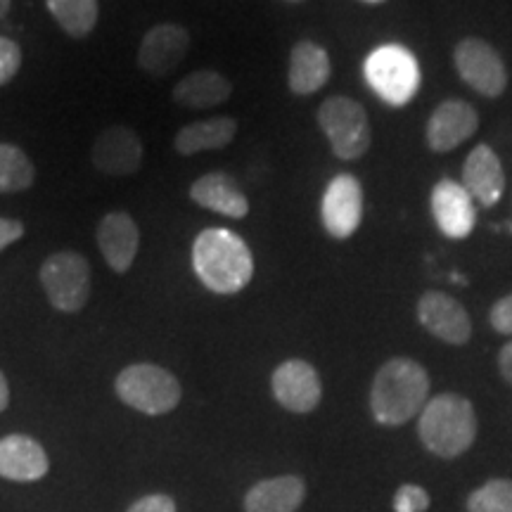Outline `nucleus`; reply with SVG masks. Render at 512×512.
Instances as JSON below:
<instances>
[{"label":"nucleus","mask_w":512,"mask_h":512,"mask_svg":"<svg viewBox=\"0 0 512 512\" xmlns=\"http://www.w3.org/2000/svg\"><path fill=\"white\" fill-rule=\"evenodd\" d=\"M192 268L207 290L238 294L254 275L252 249L233 230L207 228L192 245Z\"/></svg>","instance_id":"nucleus-1"},{"label":"nucleus","mask_w":512,"mask_h":512,"mask_svg":"<svg viewBox=\"0 0 512 512\" xmlns=\"http://www.w3.org/2000/svg\"><path fill=\"white\" fill-rule=\"evenodd\" d=\"M430 375L413 358H389L375 373L370 387V411L380 425L399 427L422 413L430 401Z\"/></svg>","instance_id":"nucleus-2"},{"label":"nucleus","mask_w":512,"mask_h":512,"mask_svg":"<svg viewBox=\"0 0 512 512\" xmlns=\"http://www.w3.org/2000/svg\"><path fill=\"white\" fill-rule=\"evenodd\" d=\"M422 444L439 458H458L475 444V406L460 394H439L425 403L418 420Z\"/></svg>","instance_id":"nucleus-3"},{"label":"nucleus","mask_w":512,"mask_h":512,"mask_svg":"<svg viewBox=\"0 0 512 512\" xmlns=\"http://www.w3.org/2000/svg\"><path fill=\"white\" fill-rule=\"evenodd\" d=\"M114 389L126 406L145 415L171 413L183 396L181 382L169 370L152 363H136L121 370Z\"/></svg>","instance_id":"nucleus-4"},{"label":"nucleus","mask_w":512,"mask_h":512,"mask_svg":"<svg viewBox=\"0 0 512 512\" xmlns=\"http://www.w3.org/2000/svg\"><path fill=\"white\" fill-rule=\"evenodd\" d=\"M318 126L328 136L335 157L344 162L361 159L373 143L366 110L344 95H332L318 107Z\"/></svg>","instance_id":"nucleus-5"},{"label":"nucleus","mask_w":512,"mask_h":512,"mask_svg":"<svg viewBox=\"0 0 512 512\" xmlns=\"http://www.w3.org/2000/svg\"><path fill=\"white\" fill-rule=\"evenodd\" d=\"M370 88L392 107H403L420 88L418 60L401 46L377 48L366 62Z\"/></svg>","instance_id":"nucleus-6"},{"label":"nucleus","mask_w":512,"mask_h":512,"mask_svg":"<svg viewBox=\"0 0 512 512\" xmlns=\"http://www.w3.org/2000/svg\"><path fill=\"white\" fill-rule=\"evenodd\" d=\"M41 285L48 302L62 313H76L91 297V266L79 252H57L41 266Z\"/></svg>","instance_id":"nucleus-7"},{"label":"nucleus","mask_w":512,"mask_h":512,"mask_svg":"<svg viewBox=\"0 0 512 512\" xmlns=\"http://www.w3.org/2000/svg\"><path fill=\"white\" fill-rule=\"evenodd\" d=\"M453 62L460 79L484 98H501L508 88V69L501 55L482 38H463L453 50Z\"/></svg>","instance_id":"nucleus-8"},{"label":"nucleus","mask_w":512,"mask_h":512,"mask_svg":"<svg viewBox=\"0 0 512 512\" xmlns=\"http://www.w3.org/2000/svg\"><path fill=\"white\" fill-rule=\"evenodd\" d=\"M320 219L335 240H347L363 221V188L356 176L339 174L320 200Z\"/></svg>","instance_id":"nucleus-9"},{"label":"nucleus","mask_w":512,"mask_h":512,"mask_svg":"<svg viewBox=\"0 0 512 512\" xmlns=\"http://www.w3.org/2000/svg\"><path fill=\"white\" fill-rule=\"evenodd\" d=\"M271 387L275 401L290 413L304 415L316 411L323 399L318 370L302 358H290V361L280 363L271 377Z\"/></svg>","instance_id":"nucleus-10"},{"label":"nucleus","mask_w":512,"mask_h":512,"mask_svg":"<svg viewBox=\"0 0 512 512\" xmlns=\"http://www.w3.org/2000/svg\"><path fill=\"white\" fill-rule=\"evenodd\" d=\"M418 320L430 335L453 347H463L472 337V320L465 306L444 292L422 294L418 299Z\"/></svg>","instance_id":"nucleus-11"},{"label":"nucleus","mask_w":512,"mask_h":512,"mask_svg":"<svg viewBox=\"0 0 512 512\" xmlns=\"http://www.w3.org/2000/svg\"><path fill=\"white\" fill-rule=\"evenodd\" d=\"M143 143L138 133L128 126H107L95 138L91 159L100 174L107 176H133L143 166Z\"/></svg>","instance_id":"nucleus-12"},{"label":"nucleus","mask_w":512,"mask_h":512,"mask_svg":"<svg viewBox=\"0 0 512 512\" xmlns=\"http://www.w3.org/2000/svg\"><path fill=\"white\" fill-rule=\"evenodd\" d=\"M190 34L181 24H157L143 36L138 48V64L145 74L164 79L185 60Z\"/></svg>","instance_id":"nucleus-13"},{"label":"nucleus","mask_w":512,"mask_h":512,"mask_svg":"<svg viewBox=\"0 0 512 512\" xmlns=\"http://www.w3.org/2000/svg\"><path fill=\"white\" fill-rule=\"evenodd\" d=\"M479 128V114L465 100H444L430 114L425 136L432 152H451L470 140Z\"/></svg>","instance_id":"nucleus-14"},{"label":"nucleus","mask_w":512,"mask_h":512,"mask_svg":"<svg viewBox=\"0 0 512 512\" xmlns=\"http://www.w3.org/2000/svg\"><path fill=\"white\" fill-rule=\"evenodd\" d=\"M432 216L446 238L465 240L477 226V209L463 183L439 181L432 190Z\"/></svg>","instance_id":"nucleus-15"},{"label":"nucleus","mask_w":512,"mask_h":512,"mask_svg":"<svg viewBox=\"0 0 512 512\" xmlns=\"http://www.w3.org/2000/svg\"><path fill=\"white\" fill-rule=\"evenodd\" d=\"M98 247L107 266L117 273H126L136 261L140 247V230L126 211H110L98 223Z\"/></svg>","instance_id":"nucleus-16"},{"label":"nucleus","mask_w":512,"mask_h":512,"mask_svg":"<svg viewBox=\"0 0 512 512\" xmlns=\"http://www.w3.org/2000/svg\"><path fill=\"white\" fill-rule=\"evenodd\" d=\"M46 448L27 434H8L0 439V477L12 482H38L48 475Z\"/></svg>","instance_id":"nucleus-17"},{"label":"nucleus","mask_w":512,"mask_h":512,"mask_svg":"<svg viewBox=\"0 0 512 512\" xmlns=\"http://www.w3.org/2000/svg\"><path fill=\"white\" fill-rule=\"evenodd\" d=\"M463 188L472 200L484 207H494L501 202L505 190V171L501 159L489 145L482 143L470 152L463 164Z\"/></svg>","instance_id":"nucleus-18"},{"label":"nucleus","mask_w":512,"mask_h":512,"mask_svg":"<svg viewBox=\"0 0 512 512\" xmlns=\"http://www.w3.org/2000/svg\"><path fill=\"white\" fill-rule=\"evenodd\" d=\"M190 200L197 207L216 211V214L228 216V219H245L249 214V202L245 192L238 188L233 176L223 171H211L197 178L190 185Z\"/></svg>","instance_id":"nucleus-19"},{"label":"nucleus","mask_w":512,"mask_h":512,"mask_svg":"<svg viewBox=\"0 0 512 512\" xmlns=\"http://www.w3.org/2000/svg\"><path fill=\"white\" fill-rule=\"evenodd\" d=\"M330 57L328 50L313 41L294 43L290 53V69L287 83L294 95H311L320 91L330 81Z\"/></svg>","instance_id":"nucleus-20"},{"label":"nucleus","mask_w":512,"mask_h":512,"mask_svg":"<svg viewBox=\"0 0 512 512\" xmlns=\"http://www.w3.org/2000/svg\"><path fill=\"white\" fill-rule=\"evenodd\" d=\"M230 95H233V83L216 69H197L183 76L171 91L176 105L188 107V110H211V107L223 105Z\"/></svg>","instance_id":"nucleus-21"},{"label":"nucleus","mask_w":512,"mask_h":512,"mask_svg":"<svg viewBox=\"0 0 512 512\" xmlns=\"http://www.w3.org/2000/svg\"><path fill=\"white\" fill-rule=\"evenodd\" d=\"M306 498V484L297 475H283L254 484L245 496V512H297Z\"/></svg>","instance_id":"nucleus-22"},{"label":"nucleus","mask_w":512,"mask_h":512,"mask_svg":"<svg viewBox=\"0 0 512 512\" xmlns=\"http://www.w3.org/2000/svg\"><path fill=\"white\" fill-rule=\"evenodd\" d=\"M238 133V121L233 117H214L204 121H192L176 133L174 147L178 155L192 157L204 150H223L233 143Z\"/></svg>","instance_id":"nucleus-23"},{"label":"nucleus","mask_w":512,"mask_h":512,"mask_svg":"<svg viewBox=\"0 0 512 512\" xmlns=\"http://www.w3.org/2000/svg\"><path fill=\"white\" fill-rule=\"evenodd\" d=\"M50 15L69 36H88L98 24V0H46Z\"/></svg>","instance_id":"nucleus-24"},{"label":"nucleus","mask_w":512,"mask_h":512,"mask_svg":"<svg viewBox=\"0 0 512 512\" xmlns=\"http://www.w3.org/2000/svg\"><path fill=\"white\" fill-rule=\"evenodd\" d=\"M34 181L36 169L24 150H19L17 145L0 143V192L12 195V192L29 190Z\"/></svg>","instance_id":"nucleus-25"},{"label":"nucleus","mask_w":512,"mask_h":512,"mask_svg":"<svg viewBox=\"0 0 512 512\" xmlns=\"http://www.w3.org/2000/svg\"><path fill=\"white\" fill-rule=\"evenodd\" d=\"M467 512H512V479H491L472 491Z\"/></svg>","instance_id":"nucleus-26"},{"label":"nucleus","mask_w":512,"mask_h":512,"mask_svg":"<svg viewBox=\"0 0 512 512\" xmlns=\"http://www.w3.org/2000/svg\"><path fill=\"white\" fill-rule=\"evenodd\" d=\"M430 508V494L418 484H403L394 494V512H425Z\"/></svg>","instance_id":"nucleus-27"},{"label":"nucleus","mask_w":512,"mask_h":512,"mask_svg":"<svg viewBox=\"0 0 512 512\" xmlns=\"http://www.w3.org/2000/svg\"><path fill=\"white\" fill-rule=\"evenodd\" d=\"M22 67V50L15 41L0 36V86L12 81Z\"/></svg>","instance_id":"nucleus-28"},{"label":"nucleus","mask_w":512,"mask_h":512,"mask_svg":"<svg viewBox=\"0 0 512 512\" xmlns=\"http://www.w3.org/2000/svg\"><path fill=\"white\" fill-rule=\"evenodd\" d=\"M491 325L501 335H512V294H505L503 299H498L491 309Z\"/></svg>","instance_id":"nucleus-29"},{"label":"nucleus","mask_w":512,"mask_h":512,"mask_svg":"<svg viewBox=\"0 0 512 512\" xmlns=\"http://www.w3.org/2000/svg\"><path fill=\"white\" fill-rule=\"evenodd\" d=\"M128 512H176V503L174 498L166 494H150L138 498V501L128 508Z\"/></svg>","instance_id":"nucleus-30"},{"label":"nucleus","mask_w":512,"mask_h":512,"mask_svg":"<svg viewBox=\"0 0 512 512\" xmlns=\"http://www.w3.org/2000/svg\"><path fill=\"white\" fill-rule=\"evenodd\" d=\"M24 235V226L22 221L17 219H0V252L5 247L15 245V242Z\"/></svg>","instance_id":"nucleus-31"},{"label":"nucleus","mask_w":512,"mask_h":512,"mask_svg":"<svg viewBox=\"0 0 512 512\" xmlns=\"http://www.w3.org/2000/svg\"><path fill=\"white\" fill-rule=\"evenodd\" d=\"M498 370H501L503 380L512 387V339L501 349V354H498Z\"/></svg>","instance_id":"nucleus-32"},{"label":"nucleus","mask_w":512,"mask_h":512,"mask_svg":"<svg viewBox=\"0 0 512 512\" xmlns=\"http://www.w3.org/2000/svg\"><path fill=\"white\" fill-rule=\"evenodd\" d=\"M8 406H10V387H8V380H5L3 370H0V413H3Z\"/></svg>","instance_id":"nucleus-33"},{"label":"nucleus","mask_w":512,"mask_h":512,"mask_svg":"<svg viewBox=\"0 0 512 512\" xmlns=\"http://www.w3.org/2000/svg\"><path fill=\"white\" fill-rule=\"evenodd\" d=\"M8 10H10V0H0V19L8 15Z\"/></svg>","instance_id":"nucleus-34"},{"label":"nucleus","mask_w":512,"mask_h":512,"mask_svg":"<svg viewBox=\"0 0 512 512\" xmlns=\"http://www.w3.org/2000/svg\"><path fill=\"white\" fill-rule=\"evenodd\" d=\"M366 3H384V0H366Z\"/></svg>","instance_id":"nucleus-35"},{"label":"nucleus","mask_w":512,"mask_h":512,"mask_svg":"<svg viewBox=\"0 0 512 512\" xmlns=\"http://www.w3.org/2000/svg\"><path fill=\"white\" fill-rule=\"evenodd\" d=\"M287 3H304V0H287Z\"/></svg>","instance_id":"nucleus-36"}]
</instances>
